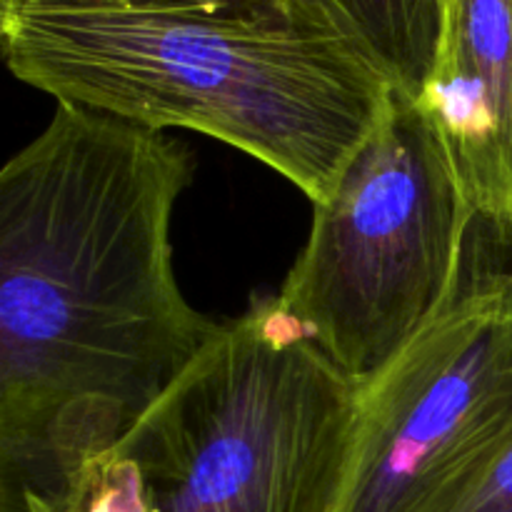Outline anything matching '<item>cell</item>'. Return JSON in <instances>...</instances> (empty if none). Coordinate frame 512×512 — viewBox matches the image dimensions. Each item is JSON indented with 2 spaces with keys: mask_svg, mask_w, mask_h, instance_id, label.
<instances>
[{
  "mask_svg": "<svg viewBox=\"0 0 512 512\" xmlns=\"http://www.w3.org/2000/svg\"><path fill=\"white\" fill-rule=\"evenodd\" d=\"M178 140L58 103L0 173V458L5 490L53 493L115 448L220 325L185 300L170 220Z\"/></svg>",
  "mask_w": 512,
  "mask_h": 512,
  "instance_id": "1",
  "label": "cell"
},
{
  "mask_svg": "<svg viewBox=\"0 0 512 512\" xmlns=\"http://www.w3.org/2000/svg\"><path fill=\"white\" fill-rule=\"evenodd\" d=\"M10 73L55 103L183 128L330 195L395 85L320 0L0 15Z\"/></svg>",
  "mask_w": 512,
  "mask_h": 512,
  "instance_id": "2",
  "label": "cell"
},
{
  "mask_svg": "<svg viewBox=\"0 0 512 512\" xmlns=\"http://www.w3.org/2000/svg\"><path fill=\"white\" fill-rule=\"evenodd\" d=\"M358 413L360 380L273 298L220 325L115 448L155 512H333Z\"/></svg>",
  "mask_w": 512,
  "mask_h": 512,
  "instance_id": "3",
  "label": "cell"
},
{
  "mask_svg": "<svg viewBox=\"0 0 512 512\" xmlns=\"http://www.w3.org/2000/svg\"><path fill=\"white\" fill-rule=\"evenodd\" d=\"M475 220L430 115L400 90L313 205L280 308L350 378L390 363L463 288Z\"/></svg>",
  "mask_w": 512,
  "mask_h": 512,
  "instance_id": "4",
  "label": "cell"
},
{
  "mask_svg": "<svg viewBox=\"0 0 512 512\" xmlns=\"http://www.w3.org/2000/svg\"><path fill=\"white\" fill-rule=\"evenodd\" d=\"M512 438V280L470 283L360 380L333 512H445Z\"/></svg>",
  "mask_w": 512,
  "mask_h": 512,
  "instance_id": "5",
  "label": "cell"
},
{
  "mask_svg": "<svg viewBox=\"0 0 512 512\" xmlns=\"http://www.w3.org/2000/svg\"><path fill=\"white\" fill-rule=\"evenodd\" d=\"M418 103L475 218L512 233V0H448Z\"/></svg>",
  "mask_w": 512,
  "mask_h": 512,
  "instance_id": "6",
  "label": "cell"
},
{
  "mask_svg": "<svg viewBox=\"0 0 512 512\" xmlns=\"http://www.w3.org/2000/svg\"><path fill=\"white\" fill-rule=\"evenodd\" d=\"M380 65L395 90L418 100L433 73L448 0H320Z\"/></svg>",
  "mask_w": 512,
  "mask_h": 512,
  "instance_id": "7",
  "label": "cell"
},
{
  "mask_svg": "<svg viewBox=\"0 0 512 512\" xmlns=\"http://www.w3.org/2000/svg\"><path fill=\"white\" fill-rule=\"evenodd\" d=\"M48 495L58 512H155L143 473L118 448L75 463Z\"/></svg>",
  "mask_w": 512,
  "mask_h": 512,
  "instance_id": "8",
  "label": "cell"
},
{
  "mask_svg": "<svg viewBox=\"0 0 512 512\" xmlns=\"http://www.w3.org/2000/svg\"><path fill=\"white\" fill-rule=\"evenodd\" d=\"M445 512H512V438L483 478Z\"/></svg>",
  "mask_w": 512,
  "mask_h": 512,
  "instance_id": "9",
  "label": "cell"
},
{
  "mask_svg": "<svg viewBox=\"0 0 512 512\" xmlns=\"http://www.w3.org/2000/svg\"><path fill=\"white\" fill-rule=\"evenodd\" d=\"M223 3L235 0H0V15L55 8H195Z\"/></svg>",
  "mask_w": 512,
  "mask_h": 512,
  "instance_id": "10",
  "label": "cell"
},
{
  "mask_svg": "<svg viewBox=\"0 0 512 512\" xmlns=\"http://www.w3.org/2000/svg\"><path fill=\"white\" fill-rule=\"evenodd\" d=\"M5 510L13 512H58L55 508V500L48 493H40V490L25 488L20 493H15V498L5 500Z\"/></svg>",
  "mask_w": 512,
  "mask_h": 512,
  "instance_id": "11",
  "label": "cell"
},
{
  "mask_svg": "<svg viewBox=\"0 0 512 512\" xmlns=\"http://www.w3.org/2000/svg\"><path fill=\"white\" fill-rule=\"evenodd\" d=\"M510 280H512V273H510Z\"/></svg>",
  "mask_w": 512,
  "mask_h": 512,
  "instance_id": "12",
  "label": "cell"
}]
</instances>
